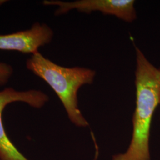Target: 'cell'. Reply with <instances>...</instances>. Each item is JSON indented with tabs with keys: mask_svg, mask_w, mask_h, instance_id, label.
<instances>
[{
	"mask_svg": "<svg viewBox=\"0 0 160 160\" xmlns=\"http://www.w3.org/2000/svg\"><path fill=\"white\" fill-rule=\"evenodd\" d=\"M135 72L136 106L131 141L126 151L112 160H151L150 132L155 109L160 105V71L138 47Z\"/></svg>",
	"mask_w": 160,
	"mask_h": 160,
	"instance_id": "obj_1",
	"label": "cell"
},
{
	"mask_svg": "<svg viewBox=\"0 0 160 160\" xmlns=\"http://www.w3.org/2000/svg\"><path fill=\"white\" fill-rule=\"evenodd\" d=\"M26 65L29 71L44 80L57 94L73 124L78 127L88 126L78 107V92L81 86L92 83L96 75L94 70L60 66L39 51L27 59Z\"/></svg>",
	"mask_w": 160,
	"mask_h": 160,
	"instance_id": "obj_2",
	"label": "cell"
},
{
	"mask_svg": "<svg viewBox=\"0 0 160 160\" xmlns=\"http://www.w3.org/2000/svg\"><path fill=\"white\" fill-rule=\"evenodd\" d=\"M49 100V96L44 92L34 89L17 91L7 87L0 91V160H29L19 151L6 133L2 119L6 106L10 103L22 102L35 109H40Z\"/></svg>",
	"mask_w": 160,
	"mask_h": 160,
	"instance_id": "obj_3",
	"label": "cell"
},
{
	"mask_svg": "<svg viewBox=\"0 0 160 160\" xmlns=\"http://www.w3.org/2000/svg\"><path fill=\"white\" fill-rule=\"evenodd\" d=\"M45 6H57L56 16L66 14L72 10L90 13L100 12L104 14L113 15L126 22H132L137 18V14L133 0H78L64 2L58 0H45Z\"/></svg>",
	"mask_w": 160,
	"mask_h": 160,
	"instance_id": "obj_4",
	"label": "cell"
},
{
	"mask_svg": "<svg viewBox=\"0 0 160 160\" xmlns=\"http://www.w3.org/2000/svg\"><path fill=\"white\" fill-rule=\"evenodd\" d=\"M53 37L51 28L45 23H34L30 29L11 34H0V50L15 51L32 55L49 44Z\"/></svg>",
	"mask_w": 160,
	"mask_h": 160,
	"instance_id": "obj_5",
	"label": "cell"
},
{
	"mask_svg": "<svg viewBox=\"0 0 160 160\" xmlns=\"http://www.w3.org/2000/svg\"><path fill=\"white\" fill-rule=\"evenodd\" d=\"M13 72L14 69L11 65L0 62V86L7 84L13 74Z\"/></svg>",
	"mask_w": 160,
	"mask_h": 160,
	"instance_id": "obj_6",
	"label": "cell"
},
{
	"mask_svg": "<svg viewBox=\"0 0 160 160\" xmlns=\"http://www.w3.org/2000/svg\"><path fill=\"white\" fill-rule=\"evenodd\" d=\"M7 2H8V1H7V0H0V6L3 5Z\"/></svg>",
	"mask_w": 160,
	"mask_h": 160,
	"instance_id": "obj_7",
	"label": "cell"
},
{
	"mask_svg": "<svg viewBox=\"0 0 160 160\" xmlns=\"http://www.w3.org/2000/svg\"><path fill=\"white\" fill-rule=\"evenodd\" d=\"M160 71V68H159Z\"/></svg>",
	"mask_w": 160,
	"mask_h": 160,
	"instance_id": "obj_8",
	"label": "cell"
}]
</instances>
